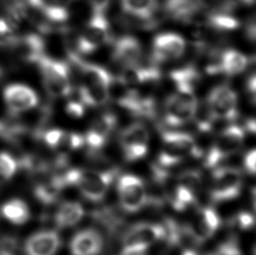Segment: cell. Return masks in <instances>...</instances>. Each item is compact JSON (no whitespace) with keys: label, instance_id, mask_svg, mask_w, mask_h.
Listing matches in <instances>:
<instances>
[{"label":"cell","instance_id":"obj_34","mask_svg":"<svg viewBox=\"0 0 256 255\" xmlns=\"http://www.w3.org/2000/svg\"><path fill=\"white\" fill-rule=\"evenodd\" d=\"M256 22L253 20L251 21V23L246 26V35H248V37L251 42H254L256 40Z\"/></svg>","mask_w":256,"mask_h":255},{"label":"cell","instance_id":"obj_8","mask_svg":"<svg viewBox=\"0 0 256 255\" xmlns=\"http://www.w3.org/2000/svg\"><path fill=\"white\" fill-rule=\"evenodd\" d=\"M245 132L238 125H231L218 134L208 150L204 160L206 168H215L220 162L236 154L242 147Z\"/></svg>","mask_w":256,"mask_h":255},{"label":"cell","instance_id":"obj_17","mask_svg":"<svg viewBox=\"0 0 256 255\" xmlns=\"http://www.w3.org/2000/svg\"><path fill=\"white\" fill-rule=\"evenodd\" d=\"M42 140L48 148L56 150L58 155L66 156L76 152L84 144V136L79 133L63 130L60 128H52L43 132Z\"/></svg>","mask_w":256,"mask_h":255},{"label":"cell","instance_id":"obj_11","mask_svg":"<svg viewBox=\"0 0 256 255\" xmlns=\"http://www.w3.org/2000/svg\"><path fill=\"white\" fill-rule=\"evenodd\" d=\"M206 104L215 120L234 121L239 114L237 94L228 85L215 86L209 94Z\"/></svg>","mask_w":256,"mask_h":255},{"label":"cell","instance_id":"obj_20","mask_svg":"<svg viewBox=\"0 0 256 255\" xmlns=\"http://www.w3.org/2000/svg\"><path fill=\"white\" fill-rule=\"evenodd\" d=\"M122 9L128 18L135 20L144 28L155 26L153 18L158 9V0H121Z\"/></svg>","mask_w":256,"mask_h":255},{"label":"cell","instance_id":"obj_30","mask_svg":"<svg viewBox=\"0 0 256 255\" xmlns=\"http://www.w3.org/2000/svg\"><path fill=\"white\" fill-rule=\"evenodd\" d=\"M231 224H236V226L242 230L248 231L253 228L254 224V217L253 214L248 212H242L232 218Z\"/></svg>","mask_w":256,"mask_h":255},{"label":"cell","instance_id":"obj_23","mask_svg":"<svg viewBox=\"0 0 256 255\" xmlns=\"http://www.w3.org/2000/svg\"><path fill=\"white\" fill-rule=\"evenodd\" d=\"M65 187L58 173L50 174L49 172L35 184L34 194L40 203L50 206L56 203Z\"/></svg>","mask_w":256,"mask_h":255},{"label":"cell","instance_id":"obj_15","mask_svg":"<svg viewBox=\"0 0 256 255\" xmlns=\"http://www.w3.org/2000/svg\"><path fill=\"white\" fill-rule=\"evenodd\" d=\"M116 124V118L110 112H105L94 119L84 136V142L91 153L100 150L106 144Z\"/></svg>","mask_w":256,"mask_h":255},{"label":"cell","instance_id":"obj_18","mask_svg":"<svg viewBox=\"0 0 256 255\" xmlns=\"http://www.w3.org/2000/svg\"><path fill=\"white\" fill-rule=\"evenodd\" d=\"M220 218L216 210L211 207H203L198 210L192 224L189 226L197 242L201 243L206 242L214 236L220 226Z\"/></svg>","mask_w":256,"mask_h":255},{"label":"cell","instance_id":"obj_25","mask_svg":"<svg viewBox=\"0 0 256 255\" xmlns=\"http://www.w3.org/2000/svg\"><path fill=\"white\" fill-rule=\"evenodd\" d=\"M0 212L6 220L17 226L26 224L31 217L28 204L20 198H14L4 204Z\"/></svg>","mask_w":256,"mask_h":255},{"label":"cell","instance_id":"obj_22","mask_svg":"<svg viewBox=\"0 0 256 255\" xmlns=\"http://www.w3.org/2000/svg\"><path fill=\"white\" fill-rule=\"evenodd\" d=\"M104 246L100 234L93 229L79 232L70 242L72 255H98Z\"/></svg>","mask_w":256,"mask_h":255},{"label":"cell","instance_id":"obj_9","mask_svg":"<svg viewBox=\"0 0 256 255\" xmlns=\"http://www.w3.org/2000/svg\"><path fill=\"white\" fill-rule=\"evenodd\" d=\"M242 188V175L231 167L216 168L212 176L210 198L214 204L234 200Z\"/></svg>","mask_w":256,"mask_h":255},{"label":"cell","instance_id":"obj_28","mask_svg":"<svg viewBox=\"0 0 256 255\" xmlns=\"http://www.w3.org/2000/svg\"><path fill=\"white\" fill-rule=\"evenodd\" d=\"M18 169L17 159L7 152H0V182L8 181Z\"/></svg>","mask_w":256,"mask_h":255},{"label":"cell","instance_id":"obj_7","mask_svg":"<svg viewBox=\"0 0 256 255\" xmlns=\"http://www.w3.org/2000/svg\"><path fill=\"white\" fill-rule=\"evenodd\" d=\"M166 236V226L158 223H139L125 232L121 255H140Z\"/></svg>","mask_w":256,"mask_h":255},{"label":"cell","instance_id":"obj_13","mask_svg":"<svg viewBox=\"0 0 256 255\" xmlns=\"http://www.w3.org/2000/svg\"><path fill=\"white\" fill-rule=\"evenodd\" d=\"M3 99L7 110L14 116L32 110L38 104V96L31 86L14 83L4 88Z\"/></svg>","mask_w":256,"mask_h":255},{"label":"cell","instance_id":"obj_2","mask_svg":"<svg viewBox=\"0 0 256 255\" xmlns=\"http://www.w3.org/2000/svg\"><path fill=\"white\" fill-rule=\"evenodd\" d=\"M70 60L80 70L82 84L77 90L84 105L97 107L106 104L110 99V74L102 66L84 62L80 57Z\"/></svg>","mask_w":256,"mask_h":255},{"label":"cell","instance_id":"obj_6","mask_svg":"<svg viewBox=\"0 0 256 255\" xmlns=\"http://www.w3.org/2000/svg\"><path fill=\"white\" fill-rule=\"evenodd\" d=\"M189 156L200 158L196 140L184 132L164 131L158 166L167 169L178 164Z\"/></svg>","mask_w":256,"mask_h":255},{"label":"cell","instance_id":"obj_29","mask_svg":"<svg viewBox=\"0 0 256 255\" xmlns=\"http://www.w3.org/2000/svg\"><path fill=\"white\" fill-rule=\"evenodd\" d=\"M66 98H70L66 106V111L71 118H80L82 116L85 112V105L84 102L80 99V94L78 90L76 91V97L68 96Z\"/></svg>","mask_w":256,"mask_h":255},{"label":"cell","instance_id":"obj_16","mask_svg":"<svg viewBox=\"0 0 256 255\" xmlns=\"http://www.w3.org/2000/svg\"><path fill=\"white\" fill-rule=\"evenodd\" d=\"M26 6L42 18L44 22L62 23L70 17L74 0H24Z\"/></svg>","mask_w":256,"mask_h":255},{"label":"cell","instance_id":"obj_14","mask_svg":"<svg viewBox=\"0 0 256 255\" xmlns=\"http://www.w3.org/2000/svg\"><path fill=\"white\" fill-rule=\"evenodd\" d=\"M186 48V42L180 35L166 32L156 36L152 44V62L166 63L180 59Z\"/></svg>","mask_w":256,"mask_h":255},{"label":"cell","instance_id":"obj_10","mask_svg":"<svg viewBox=\"0 0 256 255\" xmlns=\"http://www.w3.org/2000/svg\"><path fill=\"white\" fill-rule=\"evenodd\" d=\"M118 190L119 201L125 212H138L147 204L146 184L138 176L132 174L120 176Z\"/></svg>","mask_w":256,"mask_h":255},{"label":"cell","instance_id":"obj_12","mask_svg":"<svg viewBox=\"0 0 256 255\" xmlns=\"http://www.w3.org/2000/svg\"><path fill=\"white\" fill-rule=\"evenodd\" d=\"M149 131L141 124H134L122 131L121 145L127 162H136L146 156L149 148Z\"/></svg>","mask_w":256,"mask_h":255},{"label":"cell","instance_id":"obj_5","mask_svg":"<svg viewBox=\"0 0 256 255\" xmlns=\"http://www.w3.org/2000/svg\"><path fill=\"white\" fill-rule=\"evenodd\" d=\"M36 64L49 96L54 98L68 96L73 88L68 64L45 54L38 58Z\"/></svg>","mask_w":256,"mask_h":255},{"label":"cell","instance_id":"obj_24","mask_svg":"<svg viewBox=\"0 0 256 255\" xmlns=\"http://www.w3.org/2000/svg\"><path fill=\"white\" fill-rule=\"evenodd\" d=\"M84 216L82 204L74 201H68L58 207L54 214V222L58 228H70L79 223Z\"/></svg>","mask_w":256,"mask_h":255},{"label":"cell","instance_id":"obj_21","mask_svg":"<svg viewBox=\"0 0 256 255\" xmlns=\"http://www.w3.org/2000/svg\"><path fill=\"white\" fill-rule=\"evenodd\" d=\"M60 246L58 232L52 230L31 235L24 244L26 255H54Z\"/></svg>","mask_w":256,"mask_h":255},{"label":"cell","instance_id":"obj_33","mask_svg":"<svg viewBox=\"0 0 256 255\" xmlns=\"http://www.w3.org/2000/svg\"><path fill=\"white\" fill-rule=\"evenodd\" d=\"M246 91L250 94V97L251 100L253 102V104L256 102V74H253L252 76H250V79L246 82Z\"/></svg>","mask_w":256,"mask_h":255},{"label":"cell","instance_id":"obj_35","mask_svg":"<svg viewBox=\"0 0 256 255\" xmlns=\"http://www.w3.org/2000/svg\"><path fill=\"white\" fill-rule=\"evenodd\" d=\"M246 130L250 131V133H252V134L256 133V124L254 118H252V119H250V121L246 122Z\"/></svg>","mask_w":256,"mask_h":255},{"label":"cell","instance_id":"obj_1","mask_svg":"<svg viewBox=\"0 0 256 255\" xmlns=\"http://www.w3.org/2000/svg\"><path fill=\"white\" fill-rule=\"evenodd\" d=\"M170 77L175 90L167 98L164 120L170 127H178L194 119L198 102L195 86L197 82L186 72L174 70Z\"/></svg>","mask_w":256,"mask_h":255},{"label":"cell","instance_id":"obj_26","mask_svg":"<svg viewBox=\"0 0 256 255\" xmlns=\"http://www.w3.org/2000/svg\"><path fill=\"white\" fill-rule=\"evenodd\" d=\"M248 63V58L237 50L228 49L222 51V72L226 76H238L246 70Z\"/></svg>","mask_w":256,"mask_h":255},{"label":"cell","instance_id":"obj_4","mask_svg":"<svg viewBox=\"0 0 256 255\" xmlns=\"http://www.w3.org/2000/svg\"><path fill=\"white\" fill-rule=\"evenodd\" d=\"M110 40V29L105 15L102 12H93L82 34L78 36L74 44H66L68 59L92 54L102 46L105 45Z\"/></svg>","mask_w":256,"mask_h":255},{"label":"cell","instance_id":"obj_31","mask_svg":"<svg viewBox=\"0 0 256 255\" xmlns=\"http://www.w3.org/2000/svg\"><path fill=\"white\" fill-rule=\"evenodd\" d=\"M256 152L254 148L246 153L244 158V167L250 175L256 174Z\"/></svg>","mask_w":256,"mask_h":255},{"label":"cell","instance_id":"obj_32","mask_svg":"<svg viewBox=\"0 0 256 255\" xmlns=\"http://www.w3.org/2000/svg\"><path fill=\"white\" fill-rule=\"evenodd\" d=\"M88 2L93 9V12L104 14L110 3V0H88Z\"/></svg>","mask_w":256,"mask_h":255},{"label":"cell","instance_id":"obj_19","mask_svg":"<svg viewBox=\"0 0 256 255\" xmlns=\"http://www.w3.org/2000/svg\"><path fill=\"white\" fill-rule=\"evenodd\" d=\"M142 57V46L134 37L122 36L114 43L113 59L124 68L139 65Z\"/></svg>","mask_w":256,"mask_h":255},{"label":"cell","instance_id":"obj_27","mask_svg":"<svg viewBox=\"0 0 256 255\" xmlns=\"http://www.w3.org/2000/svg\"><path fill=\"white\" fill-rule=\"evenodd\" d=\"M178 181L181 186L189 190L195 198L201 189L202 174L200 170H187L178 176Z\"/></svg>","mask_w":256,"mask_h":255},{"label":"cell","instance_id":"obj_3","mask_svg":"<svg viewBox=\"0 0 256 255\" xmlns=\"http://www.w3.org/2000/svg\"><path fill=\"white\" fill-rule=\"evenodd\" d=\"M56 172L59 174L65 186H74L86 200L96 203L105 198L114 180L116 172L113 170L70 168L62 173Z\"/></svg>","mask_w":256,"mask_h":255}]
</instances>
